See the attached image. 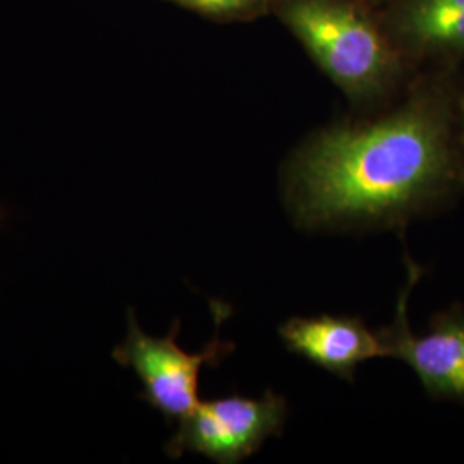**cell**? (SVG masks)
<instances>
[{
    "instance_id": "obj_2",
    "label": "cell",
    "mask_w": 464,
    "mask_h": 464,
    "mask_svg": "<svg viewBox=\"0 0 464 464\" xmlns=\"http://www.w3.org/2000/svg\"><path fill=\"white\" fill-rule=\"evenodd\" d=\"M284 19L320 69L351 99L377 97L392 83V50L348 2L293 0Z\"/></svg>"
},
{
    "instance_id": "obj_5",
    "label": "cell",
    "mask_w": 464,
    "mask_h": 464,
    "mask_svg": "<svg viewBox=\"0 0 464 464\" xmlns=\"http://www.w3.org/2000/svg\"><path fill=\"white\" fill-rule=\"evenodd\" d=\"M408 279L399 291L392 324L382 327L389 358L401 360L415 372L427 396L464 406V306L450 304L437 312L421 335L411 331L408 301L423 268L406 256Z\"/></svg>"
},
{
    "instance_id": "obj_3",
    "label": "cell",
    "mask_w": 464,
    "mask_h": 464,
    "mask_svg": "<svg viewBox=\"0 0 464 464\" xmlns=\"http://www.w3.org/2000/svg\"><path fill=\"white\" fill-rule=\"evenodd\" d=\"M210 308L216 320V335L199 353H186L178 344L179 320L172 324L164 337H151L141 331L133 310L128 312L124 343L112 351L117 363L131 368L141 382L143 392L140 398L167 421H179L197 408L201 368H216L236 349L234 343L220 339V327L232 314L231 304L212 299Z\"/></svg>"
},
{
    "instance_id": "obj_4",
    "label": "cell",
    "mask_w": 464,
    "mask_h": 464,
    "mask_svg": "<svg viewBox=\"0 0 464 464\" xmlns=\"http://www.w3.org/2000/svg\"><path fill=\"white\" fill-rule=\"evenodd\" d=\"M287 401L274 391L258 398L231 394L199 401L167 440L172 459L195 452L218 464H237L256 454L266 439L281 437L287 421Z\"/></svg>"
},
{
    "instance_id": "obj_8",
    "label": "cell",
    "mask_w": 464,
    "mask_h": 464,
    "mask_svg": "<svg viewBox=\"0 0 464 464\" xmlns=\"http://www.w3.org/2000/svg\"><path fill=\"white\" fill-rule=\"evenodd\" d=\"M188 7L210 14H231L251 7L256 0H178Z\"/></svg>"
},
{
    "instance_id": "obj_7",
    "label": "cell",
    "mask_w": 464,
    "mask_h": 464,
    "mask_svg": "<svg viewBox=\"0 0 464 464\" xmlns=\"http://www.w3.org/2000/svg\"><path fill=\"white\" fill-rule=\"evenodd\" d=\"M394 34L410 55L464 59V0H402Z\"/></svg>"
},
{
    "instance_id": "obj_1",
    "label": "cell",
    "mask_w": 464,
    "mask_h": 464,
    "mask_svg": "<svg viewBox=\"0 0 464 464\" xmlns=\"http://www.w3.org/2000/svg\"><path fill=\"white\" fill-rule=\"evenodd\" d=\"M464 197V92L421 82L398 109L320 130L282 172V199L304 231H404Z\"/></svg>"
},
{
    "instance_id": "obj_6",
    "label": "cell",
    "mask_w": 464,
    "mask_h": 464,
    "mask_svg": "<svg viewBox=\"0 0 464 464\" xmlns=\"http://www.w3.org/2000/svg\"><path fill=\"white\" fill-rule=\"evenodd\" d=\"M284 348L343 381L373 358H389L381 331H372L362 316H291L279 325Z\"/></svg>"
}]
</instances>
